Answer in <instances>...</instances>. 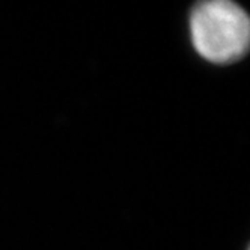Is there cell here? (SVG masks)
Instances as JSON below:
<instances>
[{
  "label": "cell",
  "instance_id": "6da1fadb",
  "mask_svg": "<svg viewBox=\"0 0 250 250\" xmlns=\"http://www.w3.org/2000/svg\"><path fill=\"white\" fill-rule=\"evenodd\" d=\"M193 47L212 63L241 59L250 44V20L246 11L229 0H207L190 15Z\"/></svg>",
  "mask_w": 250,
  "mask_h": 250
}]
</instances>
